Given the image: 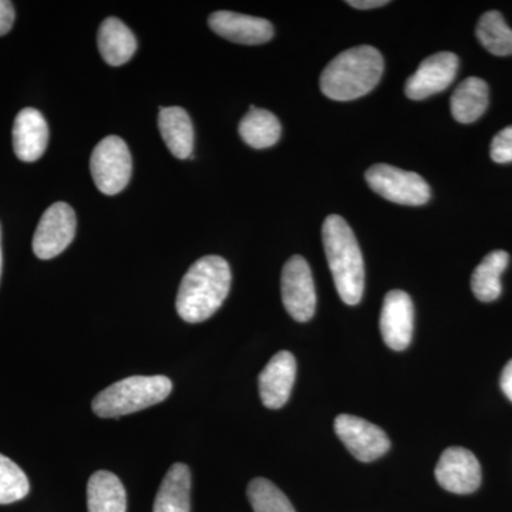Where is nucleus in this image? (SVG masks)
<instances>
[{"label": "nucleus", "mask_w": 512, "mask_h": 512, "mask_svg": "<svg viewBox=\"0 0 512 512\" xmlns=\"http://www.w3.org/2000/svg\"><path fill=\"white\" fill-rule=\"evenodd\" d=\"M231 268L224 258L208 255L191 265L178 289V315L188 323L210 319L227 299L231 289Z\"/></svg>", "instance_id": "1"}, {"label": "nucleus", "mask_w": 512, "mask_h": 512, "mask_svg": "<svg viewBox=\"0 0 512 512\" xmlns=\"http://www.w3.org/2000/svg\"><path fill=\"white\" fill-rule=\"evenodd\" d=\"M322 239L340 299L357 305L365 292V264L352 228L340 215H329L323 222Z\"/></svg>", "instance_id": "2"}, {"label": "nucleus", "mask_w": 512, "mask_h": 512, "mask_svg": "<svg viewBox=\"0 0 512 512\" xmlns=\"http://www.w3.org/2000/svg\"><path fill=\"white\" fill-rule=\"evenodd\" d=\"M383 56L372 46H359L336 56L320 76V89L329 99L350 101L372 92L382 79Z\"/></svg>", "instance_id": "3"}, {"label": "nucleus", "mask_w": 512, "mask_h": 512, "mask_svg": "<svg viewBox=\"0 0 512 512\" xmlns=\"http://www.w3.org/2000/svg\"><path fill=\"white\" fill-rule=\"evenodd\" d=\"M173 390L165 376H131L111 384L93 400V412L101 419H117L164 402Z\"/></svg>", "instance_id": "4"}, {"label": "nucleus", "mask_w": 512, "mask_h": 512, "mask_svg": "<svg viewBox=\"0 0 512 512\" xmlns=\"http://www.w3.org/2000/svg\"><path fill=\"white\" fill-rule=\"evenodd\" d=\"M94 184L106 195H116L127 187L133 173V160L126 141L117 136L101 140L90 158Z\"/></svg>", "instance_id": "5"}, {"label": "nucleus", "mask_w": 512, "mask_h": 512, "mask_svg": "<svg viewBox=\"0 0 512 512\" xmlns=\"http://www.w3.org/2000/svg\"><path fill=\"white\" fill-rule=\"evenodd\" d=\"M366 181L384 200L400 205L419 207L429 202L431 197L429 184L421 175L400 170L393 165H372L366 171Z\"/></svg>", "instance_id": "6"}, {"label": "nucleus", "mask_w": 512, "mask_h": 512, "mask_svg": "<svg viewBox=\"0 0 512 512\" xmlns=\"http://www.w3.org/2000/svg\"><path fill=\"white\" fill-rule=\"evenodd\" d=\"M282 302L296 322H309L316 311V289L311 266L301 255L292 256L284 266Z\"/></svg>", "instance_id": "7"}, {"label": "nucleus", "mask_w": 512, "mask_h": 512, "mask_svg": "<svg viewBox=\"0 0 512 512\" xmlns=\"http://www.w3.org/2000/svg\"><path fill=\"white\" fill-rule=\"evenodd\" d=\"M76 214L66 202L47 208L33 237V252L39 259H52L62 254L76 237Z\"/></svg>", "instance_id": "8"}, {"label": "nucleus", "mask_w": 512, "mask_h": 512, "mask_svg": "<svg viewBox=\"0 0 512 512\" xmlns=\"http://www.w3.org/2000/svg\"><path fill=\"white\" fill-rule=\"evenodd\" d=\"M335 431L349 453L363 463L383 457L389 451L390 440L379 426L350 414H340L335 420Z\"/></svg>", "instance_id": "9"}, {"label": "nucleus", "mask_w": 512, "mask_h": 512, "mask_svg": "<svg viewBox=\"0 0 512 512\" xmlns=\"http://www.w3.org/2000/svg\"><path fill=\"white\" fill-rule=\"evenodd\" d=\"M436 480L441 488L450 493H474L481 484L480 463L467 448H447L437 463Z\"/></svg>", "instance_id": "10"}, {"label": "nucleus", "mask_w": 512, "mask_h": 512, "mask_svg": "<svg viewBox=\"0 0 512 512\" xmlns=\"http://www.w3.org/2000/svg\"><path fill=\"white\" fill-rule=\"evenodd\" d=\"M414 306L404 291L394 289L384 298L380 332L384 343L396 352L409 348L413 338Z\"/></svg>", "instance_id": "11"}, {"label": "nucleus", "mask_w": 512, "mask_h": 512, "mask_svg": "<svg viewBox=\"0 0 512 512\" xmlns=\"http://www.w3.org/2000/svg\"><path fill=\"white\" fill-rule=\"evenodd\" d=\"M458 57L454 53L440 52L420 63L416 73L407 80L406 96L423 100L448 89L456 79Z\"/></svg>", "instance_id": "12"}, {"label": "nucleus", "mask_w": 512, "mask_h": 512, "mask_svg": "<svg viewBox=\"0 0 512 512\" xmlns=\"http://www.w3.org/2000/svg\"><path fill=\"white\" fill-rule=\"evenodd\" d=\"M208 25L218 36L239 45H262L274 36V26L268 20L227 10L212 13Z\"/></svg>", "instance_id": "13"}, {"label": "nucleus", "mask_w": 512, "mask_h": 512, "mask_svg": "<svg viewBox=\"0 0 512 512\" xmlns=\"http://www.w3.org/2000/svg\"><path fill=\"white\" fill-rule=\"evenodd\" d=\"M296 379V360L291 352L276 353L259 375V396L268 409L284 407Z\"/></svg>", "instance_id": "14"}, {"label": "nucleus", "mask_w": 512, "mask_h": 512, "mask_svg": "<svg viewBox=\"0 0 512 512\" xmlns=\"http://www.w3.org/2000/svg\"><path fill=\"white\" fill-rule=\"evenodd\" d=\"M49 126L36 109H23L13 124V150L23 163H35L45 154Z\"/></svg>", "instance_id": "15"}, {"label": "nucleus", "mask_w": 512, "mask_h": 512, "mask_svg": "<svg viewBox=\"0 0 512 512\" xmlns=\"http://www.w3.org/2000/svg\"><path fill=\"white\" fill-rule=\"evenodd\" d=\"M158 127L165 146L174 157H192L194 150V127L187 111L181 107H161L158 114Z\"/></svg>", "instance_id": "16"}, {"label": "nucleus", "mask_w": 512, "mask_h": 512, "mask_svg": "<svg viewBox=\"0 0 512 512\" xmlns=\"http://www.w3.org/2000/svg\"><path fill=\"white\" fill-rule=\"evenodd\" d=\"M191 511V471L183 463H175L165 474L154 501L153 512Z\"/></svg>", "instance_id": "17"}, {"label": "nucleus", "mask_w": 512, "mask_h": 512, "mask_svg": "<svg viewBox=\"0 0 512 512\" xmlns=\"http://www.w3.org/2000/svg\"><path fill=\"white\" fill-rule=\"evenodd\" d=\"M97 43L101 57L110 66L127 63L137 50L136 36L117 18H107L101 23Z\"/></svg>", "instance_id": "18"}, {"label": "nucleus", "mask_w": 512, "mask_h": 512, "mask_svg": "<svg viewBox=\"0 0 512 512\" xmlns=\"http://www.w3.org/2000/svg\"><path fill=\"white\" fill-rule=\"evenodd\" d=\"M89 512H126L127 495L120 478L110 471H96L87 484Z\"/></svg>", "instance_id": "19"}, {"label": "nucleus", "mask_w": 512, "mask_h": 512, "mask_svg": "<svg viewBox=\"0 0 512 512\" xmlns=\"http://www.w3.org/2000/svg\"><path fill=\"white\" fill-rule=\"evenodd\" d=\"M488 100V84L480 77H468L451 96V113L458 123H474L487 110Z\"/></svg>", "instance_id": "20"}, {"label": "nucleus", "mask_w": 512, "mask_h": 512, "mask_svg": "<svg viewBox=\"0 0 512 512\" xmlns=\"http://www.w3.org/2000/svg\"><path fill=\"white\" fill-rule=\"evenodd\" d=\"M281 134L282 127L278 117L271 111L256 109L254 106L239 123V136L249 147L256 150L275 146Z\"/></svg>", "instance_id": "21"}, {"label": "nucleus", "mask_w": 512, "mask_h": 512, "mask_svg": "<svg viewBox=\"0 0 512 512\" xmlns=\"http://www.w3.org/2000/svg\"><path fill=\"white\" fill-rule=\"evenodd\" d=\"M510 255L505 251L490 252L471 276V289L478 301L494 302L500 298L503 286L501 275L507 269Z\"/></svg>", "instance_id": "22"}, {"label": "nucleus", "mask_w": 512, "mask_h": 512, "mask_svg": "<svg viewBox=\"0 0 512 512\" xmlns=\"http://www.w3.org/2000/svg\"><path fill=\"white\" fill-rule=\"evenodd\" d=\"M477 37L484 49L493 55H512V29L497 10H491L481 16L477 25Z\"/></svg>", "instance_id": "23"}, {"label": "nucleus", "mask_w": 512, "mask_h": 512, "mask_svg": "<svg viewBox=\"0 0 512 512\" xmlns=\"http://www.w3.org/2000/svg\"><path fill=\"white\" fill-rule=\"evenodd\" d=\"M248 500L255 512H296L288 497L266 478L249 483Z\"/></svg>", "instance_id": "24"}, {"label": "nucleus", "mask_w": 512, "mask_h": 512, "mask_svg": "<svg viewBox=\"0 0 512 512\" xmlns=\"http://www.w3.org/2000/svg\"><path fill=\"white\" fill-rule=\"evenodd\" d=\"M28 477L18 464L0 454V504H12L29 494Z\"/></svg>", "instance_id": "25"}, {"label": "nucleus", "mask_w": 512, "mask_h": 512, "mask_svg": "<svg viewBox=\"0 0 512 512\" xmlns=\"http://www.w3.org/2000/svg\"><path fill=\"white\" fill-rule=\"evenodd\" d=\"M490 154L494 163H512V126L505 127L493 138Z\"/></svg>", "instance_id": "26"}, {"label": "nucleus", "mask_w": 512, "mask_h": 512, "mask_svg": "<svg viewBox=\"0 0 512 512\" xmlns=\"http://www.w3.org/2000/svg\"><path fill=\"white\" fill-rule=\"evenodd\" d=\"M15 22V8L12 2L0 0V36L8 35Z\"/></svg>", "instance_id": "27"}, {"label": "nucleus", "mask_w": 512, "mask_h": 512, "mask_svg": "<svg viewBox=\"0 0 512 512\" xmlns=\"http://www.w3.org/2000/svg\"><path fill=\"white\" fill-rule=\"evenodd\" d=\"M501 389L512 402V359L504 367L503 375H501Z\"/></svg>", "instance_id": "28"}, {"label": "nucleus", "mask_w": 512, "mask_h": 512, "mask_svg": "<svg viewBox=\"0 0 512 512\" xmlns=\"http://www.w3.org/2000/svg\"><path fill=\"white\" fill-rule=\"evenodd\" d=\"M346 3L352 6V8L362 10L382 8V6L389 5L387 0H349V2Z\"/></svg>", "instance_id": "29"}, {"label": "nucleus", "mask_w": 512, "mask_h": 512, "mask_svg": "<svg viewBox=\"0 0 512 512\" xmlns=\"http://www.w3.org/2000/svg\"><path fill=\"white\" fill-rule=\"evenodd\" d=\"M2 266H3V259H2V231H0V276H2Z\"/></svg>", "instance_id": "30"}]
</instances>
